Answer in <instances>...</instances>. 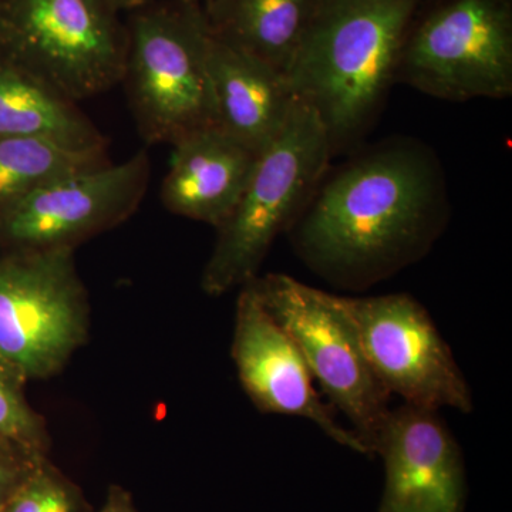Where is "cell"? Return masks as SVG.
Here are the masks:
<instances>
[{
	"mask_svg": "<svg viewBox=\"0 0 512 512\" xmlns=\"http://www.w3.org/2000/svg\"><path fill=\"white\" fill-rule=\"evenodd\" d=\"M376 456L386 470L379 512H464L463 453L439 410L406 403L390 410Z\"/></svg>",
	"mask_w": 512,
	"mask_h": 512,
	"instance_id": "7c38bea8",
	"label": "cell"
},
{
	"mask_svg": "<svg viewBox=\"0 0 512 512\" xmlns=\"http://www.w3.org/2000/svg\"><path fill=\"white\" fill-rule=\"evenodd\" d=\"M328 134L318 114L296 100L279 136L256 158L227 220L217 228L202 291L222 296L258 276L278 235L286 234L330 167Z\"/></svg>",
	"mask_w": 512,
	"mask_h": 512,
	"instance_id": "277c9868",
	"label": "cell"
},
{
	"mask_svg": "<svg viewBox=\"0 0 512 512\" xmlns=\"http://www.w3.org/2000/svg\"><path fill=\"white\" fill-rule=\"evenodd\" d=\"M97 512H138L133 497L120 485H111L106 503Z\"/></svg>",
	"mask_w": 512,
	"mask_h": 512,
	"instance_id": "44dd1931",
	"label": "cell"
},
{
	"mask_svg": "<svg viewBox=\"0 0 512 512\" xmlns=\"http://www.w3.org/2000/svg\"><path fill=\"white\" fill-rule=\"evenodd\" d=\"M423 0H319L288 76L318 114L332 156L352 153L382 113Z\"/></svg>",
	"mask_w": 512,
	"mask_h": 512,
	"instance_id": "7a4b0ae2",
	"label": "cell"
},
{
	"mask_svg": "<svg viewBox=\"0 0 512 512\" xmlns=\"http://www.w3.org/2000/svg\"><path fill=\"white\" fill-rule=\"evenodd\" d=\"M0 512H93L82 488L49 460L40 458Z\"/></svg>",
	"mask_w": 512,
	"mask_h": 512,
	"instance_id": "ac0fdd59",
	"label": "cell"
},
{
	"mask_svg": "<svg viewBox=\"0 0 512 512\" xmlns=\"http://www.w3.org/2000/svg\"><path fill=\"white\" fill-rule=\"evenodd\" d=\"M123 13L116 0H6L0 52L80 104L123 79Z\"/></svg>",
	"mask_w": 512,
	"mask_h": 512,
	"instance_id": "8992f818",
	"label": "cell"
},
{
	"mask_svg": "<svg viewBox=\"0 0 512 512\" xmlns=\"http://www.w3.org/2000/svg\"><path fill=\"white\" fill-rule=\"evenodd\" d=\"M121 83L148 146L217 127L210 76L211 32L204 10L185 0H154L128 12Z\"/></svg>",
	"mask_w": 512,
	"mask_h": 512,
	"instance_id": "3957f363",
	"label": "cell"
},
{
	"mask_svg": "<svg viewBox=\"0 0 512 512\" xmlns=\"http://www.w3.org/2000/svg\"><path fill=\"white\" fill-rule=\"evenodd\" d=\"M47 454L37 453L15 441L0 439V510Z\"/></svg>",
	"mask_w": 512,
	"mask_h": 512,
	"instance_id": "ffe728a7",
	"label": "cell"
},
{
	"mask_svg": "<svg viewBox=\"0 0 512 512\" xmlns=\"http://www.w3.org/2000/svg\"><path fill=\"white\" fill-rule=\"evenodd\" d=\"M74 249L0 254V365L20 382L49 379L89 336Z\"/></svg>",
	"mask_w": 512,
	"mask_h": 512,
	"instance_id": "ba28073f",
	"label": "cell"
},
{
	"mask_svg": "<svg viewBox=\"0 0 512 512\" xmlns=\"http://www.w3.org/2000/svg\"><path fill=\"white\" fill-rule=\"evenodd\" d=\"M151 177L146 150L120 164L67 175L0 214V251L70 248L119 227L140 207Z\"/></svg>",
	"mask_w": 512,
	"mask_h": 512,
	"instance_id": "30bf717a",
	"label": "cell"
},
{
	"mask_svg": "<svg viewBox=\"0 0 512 512\" xmlns=\"http://www.w3.org/2000/svg\"><path fill=\"white\" fill-rule=\"evenodd\" d=\"M36 137L76 150H109L79 103L0 52V138Z\"/></svg>",
	"mask_w": 512,
	"mask_h": 512,
	"instance_id": "9a60e30c",
	"label": "cell"
},
{
	"mask_svg": "<svg viewBox=\"0 0 512 512\" xmlns=\"http://www.w3.org/2000/svg\"><path fill=\"white\" fill-rule=\"evenodd\" d=\"M173 147L161 202L171 214L221 227L237 205L258 156L220 127L195 131Z\"/></svg>",
	"mask_w": 512,
	"mask_h": 512,
	"instance_id": "4fadbf2b",
	"label": "cell"
},
{
	"mask_svg": "<svg viewBox=\"0 0 512 512\" xmlns=\"http://www.w3.org/2000/svg\"><path fill=\"white\" fill-rule=\"evenodd\" d=\"M231 355L242 389L259 412L312 421L329 439L367 456L359 437L320 397L298 346L266 311L251 281L239 292Z\"/></svg>",
	"mask_w": 512,
	"mask_h": 512,
	"instance_id": "8fae6325",
	"label": "cell"
},
{
	"mask_svg": "<svg viewBox=\"0 0 512 512\" xmlns=\"http://www.w3.org/2000/svg\"><path fill=\"white\" fill-rule=\"evenodd\" d=\"M251 284L266 311L298 346L330 406L348 419L367 456H376L392 396L367 362L345 296L285 274L256 276Z\"/></svg>",
	"mask_w": 512,
	"mask_h": 512,
	"instance_id": "52a82bcc",
	"label": "cell"
},
{
	"mask_svg": "<svg viewBox=\"0 0 512 512\" xmlns=\"http://www.w3.org/2000/svg\"><path fill=\"white\" fill-rule=\"evenodd\" d=\"M23 387L25 383L0 365V439L47 454L50 440L45 420L30 406Z\"/></svg>",
	"mask_w": 512,
	"mask_h": 512,
	"instance_id": "d6986e66",
	"label": "cell"
},
{
	"mask_svg": "<svg viewBox=\"0 0 512 512\" xmlns=\"http://www.w3.org/2000/svg\"><path fill=\"white\" fill-rule=\"evenodd\" d=\"M450 218L436 151L394 136L329 167L286 235L313 274L365 291L429 254Z\"/></svg>",
	"mask_w": 512,
	"mask_h": 512,
	"instance_id": "6da1fadb",
	"label": "cell"
},
{
	"mask_svg": "<svg viewBox=\"0 0 512 512\" xmlns=\"http://www.w3.org/2000/svg\"><path fill=\"white\" fill-rule=\"evenodd\" d=\"M5 2H6V0H0V6H2L3 3H5Z\"/></svg>",
	"mask_w": 512,
	"mask_h": 512,
	"instance_id": "cb8c5ba5",
	"label": "cell"
},
{
	"mask_svg": "<svg viewBox=\"0 0 512 512\" xmlns=\"http://www.w3.org/2000/svg\"><path fill=\"white\" fill-rule=\"evenodd\" d=\"M109 150H76L36 137L0 138V214L67 175L110 164Z\"/></svg>",
	"mask_w": 512,
	"mask_h": 512,
	"instance_id": "e0dca14e",
	"label": "cell"
},
{
	"mask_svg": "<svg viewBox=\"0 0 512 512\" xmlns=\"http://www.w3.org/2000/svg\"><path fill=\"white\" fill-rule=\"evenodd\" d=\"M210 76L217 127L259 156L279 136L298 100L288 76L212 35Z\"/></svg>",
	"mask_w": 512,
	"mask_h": 512,
	"instance_id": "5bb4252c",
	"label": "cell"
},
{
	"mask_svg": "<svg viewBox=\"0 0 512 512\" xmlns=\"http://www.w3.org/2000/svg\"><path fill=\"white\" fill-rule=\"evenodd\" d=\"M373 373L390 396L426 409L474 412V396L463 370L430 313L409 293L349 298Z\"/></svg>",
	"mask_w": 512,
	"mask_h": 512,
	"instance_id": "9c48e42d",
	"label": "cell"
},
{
	"mask_svg": "<svg viewBox=\"0 0 512 512\" xmlns=\"http://www.w3.org/2000/svg\"><path fill=\"white\" fill-rule=\"evenodd\" d=\"M397 83L456 103L510 97L512 0H423L404 37Z\"/></svg>",
	"mask_w": 512,
	"mask_h": 512,
	"instance_id": "5b68a950",
	"label": "cell"
},
{
	"mask_svg": "<svg viewBox=\"0 0 512 512\" xmlns=\"http://www.w3.org/2000/svg\"><path fill=\"white\" fill-rule=\"evenodd\" d=\"M319 0H208L212 37L288 73Z\"/></svg>",
	"mask_w": 512,
	"mask_h": 512,
	"instance_id": "2e32d148",
	"label": "cell"
},
{
	"mask_svg": "<svg viewBox=\"0 0 512 512\" xmlns=\"http://www.w3.org/2000/svg\"><path fill=\"white\" fill-rule=\"evenodd\" d=\"M119 8L123 10L124 13L133 12L138 8H143V6L148 5V3L154 2V0H116Z\"/></svg>",
	"mask_w": 512,
	"mask_h": 512,
	"instance_id": "7402d4cb",
	"label": "cell"
},
{
	"mask_svg": "<svg viewBox=\"0 0 512 512\" xmlns=\"http://www.w3.org/2000/svg\"><path fill=\"white\" fill-rule=\"evenodd\" d=\"M185 2L198 3V5H202V3L208 2V0H185Z\"/></svg>",
	"mask_w": 512,
	"mask_h": 512,
	"instance_id": "603a6c76",
	"label": "cell"
}]
</instances>
